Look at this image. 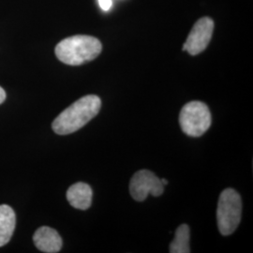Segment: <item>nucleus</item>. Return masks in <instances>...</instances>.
Here are the masks:
<instances>
[{"label": "nucleus", "instance_id": "2", "mask_svg": "<svg viewBox=\"0 0 253 253\" xmlns=\"http://www.w3.org/2000/svg\"><path fill=\"white\" fill-rule=\"evenodd\" d=\"M101 50V42L97 38L76 35L61 41L55 47V55L63 63L79 66L94 60Z\"/></svg>", "mask_w": 253, "mask_h": 253}, {"label": "nucleus", "instance_id": "10", "mask_svg": "<svg viewBox=\"0 0 253 253\" xmlns=\"http://www.w3.org/2000/svg\"><path fill=\"white\" fill-rule=\"evenodd\" d=\"M190 227L182 224L175 231V235L170 244L171 253H189L190 250Z\"/></svg>", "mask_w": 253, "mask_h": 253}, {"label": "nucleus", "instance_id": "9", "mask_svg": "<svg viewBox=\"0 0 253 253\" xmlns=\"http://www.w3.org/2000/svg\"><path fill=\"white\" fill-rule=\"evenodd\" d=\"M16 225V216L13 209L7 206H0V247L8 244Z\"/></svg>", "mask_w": 253, "mask_h": 253}, {"label": "nucleus", "instance_id": "12", "mask_svg": "<svg viewBox=\"0 0 253 253\" xmlns=\"http://www.w3.org/2000/svg\"><path fill=\"white\" fill-rule=\"evenodd\" d=\"M5 100H6V92L0 86V104L3 103Z\"/></svg>", "mask_w": 253, "mask_h": 253}, {"label": "nucleus", "instance_id": "8", "mask_svg": "<svg viewBox=\"0 0 253 253\" xmlns=\"http://www.w3.org/2000/svg\"><path fill=\"white\" fill-rule=\"evenodd\" d=\"M93 191L90 186L84 182L73 184L67 191V200L70 205L79 210H86L92 204Z\"/></svg>", "mask_w": 253, "mask_h": 253}, {"label": "nucleus", "instance_id": "5", "mask_svg": "<svg viewBox=\"0 0 253 253\" xmlns=\"http://www.w3.org/2000/svg\"><path fill=\"white\" fill-rule=\"evenodd\" d=\"M163 191L164 186L161 179L148 170H140L135 172L129 182L130 195L137 202L145 201L149 194L159 197Z\"/></svg>", "mask_w": 253, "mask_h": 253}, {"label": "nucleus", "instance_id": "6", "mask_svg": "<svg viewBox=\"0 0 253 253\" xmlns=\"http://www.w3.org/2000/svg\"><path fill=\"white\" fill-rule=\"evenodd\" d=\"M214 30V22L209 17L200 19L192 27L190 35L183 45V51L197 55L207 49Z\"/></svg>", "mask_w": 253, "mask_h": 253}, {"label": "nucleus", "instance_id": "4", "mask_svg": "<svg viewBox=\"0 0 253 253\" xmlns=\"http://www.w3.org/2000/svg\"><path fill=\"white\" fill-rule=\"evenodd\" d=\"M211 123L210 110L202 101H190L181 109L179 124L182 131L188 136L200 137L205 134Z\"/></svg>", "mask_w": 253, "mask_h": 253}, {"label": "nucleus", "instance_id": "13", "mask_svg": "<svg viewBox=\"0 0 253 253\" xmlns=\"http://www.w3.org/2000/svg\"><path fill=\"white\" fill-rule=\"evenodd\" d=\"M161 181H162V183H163V186H165V185H168V181L166 180V179L163 178V179H161Z\"/></svg>", "mask_w": 253, "mask_h": 253}, {"label": "nucleus", "instance_id": "7", "mask_svg": "<svg viewBox=\"0 0 253 253\" xmlns=\"http://www.w3.org/2000/svg\"><path fill=\"white\" fill-rule=\"evenodd\" d=\"M37 249L46 253H59L62 249V238L59 234L50 227L39 228L33 236Z\"/></svg>", "mask_w": 253, "mask_h": 253}, {"label": "nucleus", "instance_id": "3", "mask_svg": "<svg viewBox=\"0 0 253 253\" xmlns=\"http://www.w3.org/2000/svg\"><path fill=\"white\" fill-rule=\"evenodd\" d=\"M242 201L239 193L226 189L220 193L217 203V220L218 231L222 235H232L240 223Z\"/></svg>", "mask_w": 253, "mask_h": 253}, {"label": "nucleus", "instance_id": "1", "mask_svg": "<svg viewBox=\"0 0 253 253\" xmlns=\"http://www.w3.org/2000/svg\"><path fill=\"white\" fill-rule=\"evenodd\" d=\"M101 107V100L96 95H87L76 100L55 118L52 124L54 132L59 135L71 134L86 125L95 118Z\"/></svg>", "mask_w": 253, "mask_h": 253}, {"label": "nucleus", "instance_id": "11", "mask_svg": "<svg viewBox=\"0 0 253 253\" xmlns=\"http://www.w3.org/2000/svg\"><path fill=\"white\" fill-rule=\"evenodd\" d=\"M100 9L104 11H108L113 6V1L112 0H98Z\"/></svg>", "mask_w": 253, "mask_h": 253}]
</instances>
